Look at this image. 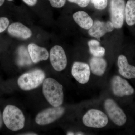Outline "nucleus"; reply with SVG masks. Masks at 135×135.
<instances>
[{"instance_id": "1", "label": "nucleus", "mask_w": 135, "mask_h": 135, "mask_svg": "<svg viewBox=\"0 0 135 135\" xmlns=\"http://www.w3.org/2000/svg\"><path fill=\"white\" fill-rule=\"evenodd\" d=\"M44 95L49 103L53 107L61 106L64 102L63 87L52 78L45 79L42 85Z\"/></svg>"}, {"instance_id": "2", "label": "nucleus", "mask_w": 135, "mask_h": 135, "mask_svg": "<svg viewBox=\"0 0 135 135\" xmlns=\"http://www.w3.org/2000/svg\"><path fill=\"white\" fill-rule=\"evenodd\" d=\"M3 119L5 126L12 131L21 130L25 126V119L22 111L17 107L8 105L3 113Z\"/></svg>"}, {"instance_id": "3", "label": "nucleus", "mask_w": 135, "mask_h": 135, "mask_svg": "<svg viewBox=\"0 0 135 135\" xmlns=\"http://www.w3.org/2000/svg\"><path fill=\"white\" fill-rule=\"evenodd\" d=\"M45 77V73L42 70L35 69L21 75L17 80V83L23 90H31L40 86Z\"/></svg>"}, {"instance_id": "4", "label": "nucleus", "mask_w": 135, "mask_h": 135, "mask_svg": "<svg viewBox=\"0 0 135 135\" xmlns=\"http://www.w3.org/2000/svg\"><path fill=\"white\" fill-rule=\"evenodd\" d=\"M83 123L88 127L101 128L105 127L108 123V118L103 112L97 109L89 110L82 118Z\"/></svg>"}, {"instance_id": "5", "label": "nucleus", "mask_w": 135, "mask_h": 135, "mask_svg": "<svg viewBox=\"0 0 135 135\" xmlns=\"http://www.w3.org/2000/svg\"><path fill=\"white\" fill-rule=\"evenodd\" d=\"M104 107L109 118L115 125L118 126L125 125L127 120L126 114L114 100L111 98L106 99Z\"/></svg>"}, {"instance_id": "6", "label": "nucleus", "mask_w": 135, "mask_h": 135, "mask_svg": "<svg viewBox=\"0 0 135 135\" xmlns=\"http://www.w3.org/2000/svg\"><path fill=\"white\" fill-rule=\"evenodd\" d=\"M125 0H111L110 12L111 22L114 28L120 29L123 26L125 18Z\"/></svg>"}, {"instance_id": "7", "label": "nucleus", "mask_w": 135, "mask_h": 135, "mask_svg": "<svg viewBox=\"0 0 135 135\" xmlns=\"http://www.w3.org/2000/svg\"><path fill=\"white\" fill-rule=\"evenodd\" d=\"M62 106L53 107L39 113L35 118V122L40 126L49 125L58 119L64 113Z\"/></svg>"}, {"instance_id": "8", "label": "nucleus", "mask_w": 135, "mask_h": 135, "mask_svg": "<svg viewBox=\"0 0 135 135\" xmlns=\"http://www.w3.org/2000/svg\"><path fill=\"white\" fill-rule=\"evenodd\" d=\"M111 89L114 95L118 97L133 95L134 90L127 80L119 75H114L110 82Z\"/></svg>"}, {"instance_id": "9", "label": "nucleus", "mask_w": 135, "mask_h": 135, "mask_svg": "<svg viewBox=\"0 0 135 135\" xmlns=\"http://www.w3.org/2000/svg\"><path fill=\"white\" fill-rule=\"evenodd\" d=\"M51 64L54 69L57 71L64 70L67 64V59L65 51L60 46H54L50 52Z\"/></svg>"}, {"instance_id": "10", "label": "nucleus", "mask_w": 135, "mask_h": 135, "mask_svg": "<svg viewBox=\"0 0 135 135\" xmlns=\"http://www.w3.org/2000/svg\"><path fill=\"white\" fill-rule=\"evenodd\" d=\"M71 74L78 82L81 84H86L88 82L90 77V68L86 63L75 62L72 68Z\"/></svg>"}, {"instance_id": "11", "label": "nucleus", "mask_w": 135, "mask_h": 135, "mask_svg": "<svg viewBox=\"0 0 135 135\" xmlns=\"http://www.w3.org/2000/svg\"><path fill=\"white\" fill-rule=\"evenodd\" d=\"M114 29L113 24L110 21L104 22L95 20L93 23L92 27L89 30L88 33L92 37L99 39L107 33L112 31Z\"/></svg>"}, {"instance_id": "12", "label": "nucleus", "mask_w": 135, "mask_h": 135, "mask_svg": "<svg viewBox=\"0 0 135 135\" xmlns=\"http://www.w3.org/2000/svg\"><path fill=\"white\" fill-rule=\"evenodd\" d=\"M8 31L11 36L23 40L29 38L32 35L29 28L19 22L11 24L8 28Z\"/></svg>"}, {"instance_id": "13", "label": "nucleus", "mask_w": 135, "mask_h": 135, "mask_svg": "<svg viewBox=\"0 0 135 135\" xmlns=\"http://www.w3.org/2000/svg\"><path fill=\"white\" fill-rule=\"evenodd\" d=\"M27 50L32 62L37 63L42 60H46L48 59V51L45 48L41 47L35 44L31 43L27 47Z\"/></svg>"}, {"instance_id": "14", "label": "nucleus", "mask_w": 135, "mask_h": 135, "mask_svg": "<svg viewBox=\"0 0 135 135\" xmlns=\"http://www.w3.org/2000/svg\"><path fill=\"white\" fill-rule=\"evenodd\" d=\"M118 65L120 74L126 79H135V66L128 62L127 57L120 55L118 57Z\"/></svg>"}, {"instance_id": "15", "label": "nucleus", "mask_w": 135, "mask_h": 135, "mask_svg": "<svg viewBox=\"0 0 135 135\" xmlns=\"http://www.w3.org/2000/svg\"><path fill=\"white\" fill-rule=\"evenodd\" d=\"M90 66L93 74L97 76H102L106 71L107 63L102 57L94 56L90 60Z\"/></svg>"}, {"instance_id": "16", "label": "nucleus", "mask_w": 135, "mask_h": 135, "mask_svg": "<svg viewBox=\"0 0 135 135\" xmlns=\"http://www.w3.org/2000/svg\"><path fill=\"white\" fill-rule=\"evenodd\" d=\"M73 18L75 22L83 29L88 30L93 25V20L86 12L79 11L73 15Z\"/></svg>"}, {"instance_id": "17", "label": "nucleus", "mask_w": 135, "mask_h": 135, "mask_svg": "<svg viewBox=\"0 0 135 135\" xmlns=\"http://www.w3.org/2000/svg\"><path fill=\"white\" fill-rule=\"evenodd\" d=\"M125 18L127 24L132 26L135 24V0H128L125 8Z\"/></svg>"}, {"instance_id": "18", "label": "nucleus", "mask_w": 135, "mask_h": 135, "mask_svg": "<svg viewBox=\"0 0 135 135\" xmlns=\"http://www.w3.org/2000/svg\"><path fill=\"white\" fill-rule=\"evenodd\" d=\"M90 52L94 57H102L105 54V50L100 46L97 40H92L88 42Z\"/></svg>"}, {"instance_id": "19", "label": "nucleus", "mask_w": 135, "mask_h": 135, "mask_svg": "<svg viewBox=\"0 0 135 135\" xmlns=\"http://www.w3.org/2000/svg\"><path fill=\"white\" fill-rule=\"evenodd\" d=\"M32 60L29 52L25 49H20L18 64L20 66L29 65L31 64Z\"/></svg>"}, {"instance_id": "20", "label": "nucleus", "mask_w": 135, "mask_h": 135, "mask_svg": "<svg viewBox=\"0 0 135 135\" xmlns=\"http://www.w3.org/2000/svg\"><path fill=\"white\" fill-rule=\"evenodd\" d=\"M92 4L97 9L103 10L107 5V0H91Z\"/></svg>"}, {"instance_id": "21", "label": "nucleus", "mask_w": 135, "mask_h": 135, "mask_svg": "<svg viewBox=\"0 0 135 135\" xmlns=\"http://www.w3.org/2000/svg\"><path fill=\"white\" fill-rule=\"evenodd\" d=\"M9 24V20L7 18L0 17V33L5 31Z\"/></svg>"}, {"instance_id": "22", "label": "nucleus", "mask_w": 135, "mask_h": 135, "mask_svg": "<svg viewBox=\"0 0 135 135\" xmlns=\"http://www.w3.org/2000/svg\"><path fill=\"white\" fill-rule=\"evenodd\" d=\"M52 7L56 8L62 7L65 4L66 0H49Z\"/></svg>"}, {"instance_id": "23", "label": "nucleus", "mask_w": 135, "mask_h": 135, "mask_svg": "<svg viewBox=\"0 0 135 135\" xmlns=\"http://www.w3.org/2000/svg\"><path fill=\"white\" fill-rule=\"evenodd\" d=\"M71 3H76L81 8H85L89 4L90 0H68Z\"/></svg>"}, {"instance_id": "24", "label": "nucleus", "mask_w": 135, "mask_h": 135, "mask_svg": "<svg viewBox=\"0 0 135 135\" xmlns=\"http://www.w3.org/2000/svg\"><path fill=\"white\" fill-rule=\"evenodd\" d=\"M23 1L27 5L30 6H34L36 5L37 2V0H23Z\"/></svg>"}, {"instance_id": "25", "label": "nucleus", "mask_w": 135, "mask_h": 135, "mask_svg": "<svg viewBox=\"0 0 135 135\" xmlns=\"http://www.w3.org/2000/svg\"><path fill=\"white\" fill-rule=\"evenodd\" d=\"M3 116L2 115L1 113L0 112V129L1 128L3 125Z\"/></svg>"}, {"instance_id": "26", "label": "nucleus", "mask_w": 135, "mask_h": 135, "mask_svg": "<svg viewBox=\"0 0 135 135\" xmlns=\"http://www.w3.org/2000/svg\"><path fill=\"white\" fill-rule=\"evenodd\" d=\"M5 0H0V6H2L4 3Z\"/></svg>"}, {"instance_id": "27", "label": "nucleus", "mask_w": 135, "mask_h": 135, "mask_svg": "<svg viewBox=\"0 0 135 135\" xmlns=\"http://www.w3.org/2000/svg\"><path fill=\"white\" fill-rule=\"evenodd\" d=\"M24 135H37V134L34 133H26V134H24Z\"/></svg>"}, {"instance_id": "28", "label": "nucleus", "mask_w": 135, "mask_h": 135, "mask_svg": "<svg viewBox=\"0 0 135 135\" xmlns=\"http://www.w3.org/2000/svg\"><path fill=\"white\" fill-rule=\"evenodd\" d=\"M74 133L72 132H69L67 133V135H74Z\"/></svg>"}, {"instance_id": "29", "label": "nucleus", "mask_w": 135, "mask_h": 135, "mask_svg": "<svg viewBox=\"0 0 135 135\" xmlns=\"http://www.w3.org/2000/svg\"><path fill=\"white\" fill-rule=\"evenodd\" d=\"M83 133H82V132H78V133H77V134H76V135H83Z\"/></svg>"}, {"instance_id": "30", "label": "nucleus", "mask_w": 135, "mask_h": 135, "mask_svg": "<svg viewBox=\"0 0 135 135\" xmlns=\"http://www.w3.org/2000/svg\"><path fill=\"white\" fill-rule=\"evenodd\" d=\"M8 1H12L13 0H8Z\"/></svg>"}]
</instances>
